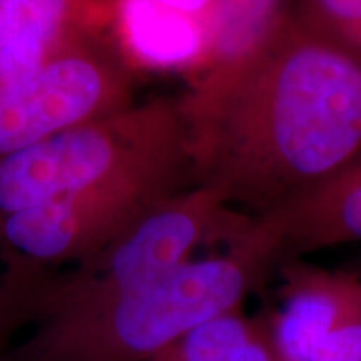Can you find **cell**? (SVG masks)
Segmentation results:
<instances>
[{
	"label": "cell",
	"mask_w": 361,
	"mask_h": 361,
	"mask_svg": "<svg viewBox=\"0 0 361 361\" xmlns=\"http://www.w3.org/2000/svg\"><path fill=\"white\" fill-rule=\"evenodd\" d=\"M193 185L267 215L361 153V59L285 8L257 49L179 97Z\"/></svg>",
	"instance_id": "1"
},
{
	"label": "cell",
	"mask_w": 361,
	"mask_h": 361,
	"mask_svg": "<svg viewBox=\"0 0 361 361\" xmlns=\"http://www.w3.org/2000/svg\"><path fill=\"white\" fill-rule=\"evenodd\" d=\"M283 259L273 215L249 217L225 251L191 259L155 281L103 301L44 313L0 361H151L177 337L225 311L239 310Z\"/></svg>",
	"instance_id": "2"
},
{
	"label": "cell",
	"mask_w": 361,
	"mask_h": 361,
	"mask_svg": "<svg viewBox=\"0 0 361 361\" xmlns=\"http://www.w3.org/2000/svg\"><path fill=\"white\" fill-rule=\"evenodd\" d=\"M249 217L205 187L171 195L66 271L6 279L18 331L44 313L90 305L155 281L191 261L207 241L235 237Z\"/></svg>",
	"instance_id": "3"
},
{
	"label": "cell",
	"mask_w": 361,
	"mask_h": 361,
	"mask_svg": "<svg viewBox=\"0 0 361 361\" xmlns=\"http://www.w3.org/2000/svg\"><path fill=\"white\" fill-rule=\"evenodd\" d=\"M171 165H189L179 97L135 103L0 157V219Z\"/></svg>",
	"instance_id": "4"
},
{
	"label": "cell",
	"mask_w": 361,
	"mask_h": 361,
	"mask_svg": "<svg viewBox=\"0 0 361 361\" xmlns=\"http://www.w3.org/2000/svg\"><path fill=\"white\" fill-rule=\"evenodd\" d=\"M135 75L109 32L8 52L0 59V157L133 106Z\"/></svg>",
	"instance_id": "5"
},
{
	"label": "cell",
	"mask_w": 361,
	"mask_h": 361,
	"mask_svg": "<svg viewBox=\"0 0 361 361\" xmlns=\"http://www.w3.org/2000/svg\"><path fill=\"white\" fill-rule=\"evenodd\" d=\"M193 187L189 165L151 169L0 219L4 277L71 267L113 241L171 195Z\"/></svg>",
	"instance_id": "6"
},
{
	"label": "cell",
	"mask_w": 361,
	"mask_h": 361,
	"mask_svg": "<svg viewBox=\"0 0 361 361\" xmlns=\"http://www.w3.org/2000/svg\"><path fill=\"white\" fill-rule=\"evenodd\" d=\"M265 315L279 361H361V275L283 259Z\"/></svg>",
	"instance_id": "7"
},
{
	"label": "cell",
	"mask_w": 361,
	"mask_h": 361,
	"mask_svg": "<svg viewBox=\"0 0 361 361\" xmlns=\"http://www.w3.org/2000/svg\"><path fill=\"white\" fill-rule=\"evenodd\" d=\"M109 37L135 73L177 71L195 78L207 68L213 49L209 18L159 0H113Z\"/></svg>",
	"instance_id": "8"
},
{
	"label": "cell",
	"mask_w": 361,
	"mask_h": 361,
	"mask_svg": "<svg viewBox=\"0 0 361 361\" xmlns=\"http://www.w3.org/2000/svg\"><path fill=\"white\" fill-rule=\"evenodd\" d=\"M267 215L279 223L283 259L361 241V153L331 179Z\"/></svg>",
	"instance_id": "9"
},
{
	"label": "cell",
	"mask_w": 361,
	"mask_h": 361,
	"mask_svg": "<svg viewBox=\"0 0 361 361\" xmlns=\"http://www.w3.org/2000/svg\"><path fill=\"white\" fill-rule=\"evenodd\" d=\"M113 0H0V56L35 42L109 32Z\"/></svg>",
	"instance_id": "10"
},
{
	"label": "cell",
	"mask_w": 361,
	"mask_h": 361,
	"mask_svg": "<svg viewBox=\"0 0 361 361\" xmlns=\"http://www.w3.org/2000/svg\"><path fill=\"white\" fill-rule=\"evenodd\" d=\"M151 361H279L265 317L231 310L199 323Z\"/></svg>",
	"instance_id": "11"
},
{
	"label": "cell",
	"mask_w": 361,
	"mask_h": 361,
	"mask_svg": "<svg viewBox=\"0 0 361 361\" xmlns=\"http://www.w3.org/2000/svg\"><path fill=\"white\" fill-rule=\"evenodd\" d=\"M283 11V0H217L211 14L213 49L203 73L235 65L255 51Z\"/></svg>",
	"instance_id": "12"
},
{
	"label": "cell",
	"mask_w": 361,
	"mask_h": 361,
	"mask_svg": "<svg viewBox=\"0 0 361 361\" xmlns=\"http://www.w3.org/2000/svg\"><path fill=\"white\" fill-rule=\"evenodd\" d=\"M293 13L325 39L361 59V0H299Z\"/></svg>",
	"instance_id": "13"
},
{
	"label": "cell",
	"mask_w": 361,
	"mask_h": 361,
	"mask_svg": "<svg viewBox=\"0 0 361 361\" xmlns=\"http://www.w3.org/2000/svg\"><path fill=\"white\" fill-rule=\"evenodd\" d=\"M163 4H167L171 8H177L183 13L197 14V16H205L211 20V14L215 8V2L217 0H159ZM213 28V26H211Z\"/></svg>",
	"instance_id": "14"
},
{
	"label": "cell",
	"mask_w": 361,
	"mask_h": 361,
	"mask_svg": "<svg viewBox=\"0 0 361 361\" xmlns=\"http://www.w3.org/2000/svg\"><path fill=\"white\" fill-rule=\"evenodd\" d=\"M14 334L16 331H14L13 317H11V310H8V301L0 287V353L13 341Z\"/></svg>",
	"instance_id": "15"
}]
</instances>
